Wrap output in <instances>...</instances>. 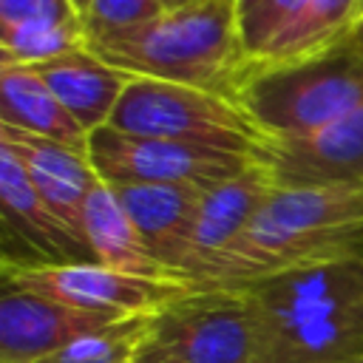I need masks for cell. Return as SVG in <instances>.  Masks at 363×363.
<instances>
[{"mask_svg":"<svg viewBox=\"0 0 363 363\" xmlns=\"http://www.w3.org/2000/svg\"><path fill=\"white\" fill-rule=\"evenodd\" d=\"M241 292L255 323L252 363L363 357V255L278 272Z\"/></svg>","mask_w":363,"mask_h":363,"instance_id":"1","label":"cell"},{"mask_svg":"<svg viewBox=\"0 0 363 363\" xmlns=\"http://www.w3.org/2000/svg\"><path fill=\"white\" fill-rule=\"evenodd\" d=\"M363 255V187H275L196 289H244L261 278Z\"/></svg>","mask_w":363,"mask_h":363,"instance_id":"2","label":"cell"},{"mask_svg":"<svg viewBox=\"0 0 363 363\" xmlns=\"http://www.w3.org/2000/svg\"><path fill=\"white\" fill-rule=\"evenodd\" d=\"M88 48L130 77L193 85L230 99L247 65L235 0H201L164 11L147 26L94 40Z\"/></svg>","mask_w":363,"mask_h":363,"instance_id":"3","label":"cell"},{"mask_svg":"<svg viewBox=\"0 0 363 363\" xmlns=\"http://www.w3.org/2000/svg\"><path fill=\"white\" fill-rule=\"evenodd\" d=\"M233 99L264 139L315 133L363 108V34L303 60H247Z\"/></svg>","mask_w":363,"mask_h":363,"instance_id":"4","label":"cell"},{"mask_svg":"<svg viewBox=\"0 0 363 363\" xmlns=\"http://www.w3.org/2000/svg\"><path fill=\"white\" fill-rule=\"evenodd\" d=\"M108 125L133 136L170 139L252 159L264 142L235 99L147 77H133L128 82Z\"/></svg>","mask_w":363,"mask_h":363,"instance_id":"5","label":"cell"},{"mask_svg":"<svg viewBox=\"0 0 363 363\" xmlns=\"http://www.w3.org/2000/svg\"><path fill=\"white\" fill-rule=\"evenodd\" d=\"M88 159L105 184H193L204 190L235 179L255 162L252 156L122 133L111 125L88 133Z\"/></svg>","mask_w":363,"mask_h":363,"instance_id":"6","label":"cell"},{"mask_svg":"<svg viewBox=\"0 0 363 363\" xmlns=\"http://www.w3.org/2000/svg\"><path fill=\"white\" fill-rule=\"evenodd\" d=\"M3 286L51 298L71 309L119 318L156 315L190 286L170 281H145L102 264H48L3 258Z\"/></svg>","mask_w":363,"mask_h":363,"instance_id":"7","label":"cell"},{"mask_svg":"<svg viewBox=\"0 0 363 363\" xmlns=\"http://www.w3.org/2000/svg\"><path fill=\"white\" fill-rule=\"evenodd\" d=\"M147 337L179 363L255 360V323L241 289H187L150 318Z\"/></svg>","mask_w":363,"mask_h":363,"instance_id":"8","label":"cell"},{"mask_svg":"<svg viewBox=\"0 0 363 363\" xmlns=\"http://www.w3.org/2000/svg\"><path fill=\"white\" fill-rule=\"evenodd\" d=\"M255 162L284 190L363 187V108L289 139H264Z\"/></svg>","mask_w":363,"mask_h":363,"instance_id":"9","label":"cell"},{"mask_svg":"<svg viewBox=\"0 0 363 363\" xmlns=\"http://www.w3.org/2000/svg\"><path fill=\"white\" fill-rule=\"evenodd\" d=\"M116 320L125 318L71 309L51 298L6 286L0 298V363H40Z\"/></svg>","mask_w":363,"mask_h":363,"instance_id":"10","label":"cell"},{"mask_svg":"<svg viewBox=\"0 0 363 363\" xmlns=\"http://www.w3.org/2000/svg\"><path fill=\"white\" fill-rule=\"evenodd\" d=\"M0 210H3L6 244L11 241L20 244V255H14V261H48V264L94 261L91 250L43 201L23 162L3 145H0Z\"/></svg>","mask_w":363,"mask_h":363,"instance_id":"11","label":"cell"},{"mask_svg":"<svg viewBox=\"0 0 363 363\" xmlns=\"http://www.w3.org/2000/svg\"><path fill=\"white\" fill-rule=\"evenodd\" d=\"M275 190L269 173L252 162L244 173H238L230 182H221L210 190H204L193 241L187 261L182 267V284L196 289L207 278V272L218 264V258L238 241V235L247 230L258 207L267 201V196Z\"/></svg>","mask_w":363,"mask_h":363,"instance_id":"12","label":"cell"},{"mask_svg":"<svg viewBox=\"0 0 363 363\" xmlns=\"http://www.w3.org/2000/svg\"><path fill=\"white\" fill-rule=\"evenodd\" d=\"M0 145L9 147L23 162L43 201L85 244V233H82L85 204L94 187L102 182L88 159V150L51 142V139H43V136L9 128V125H0Z\"/></svg>","mask_w":363,"mask_h":363,"instance_id":"13","label":"cell"},{"mask_svg":"<svg viewBox=\"0 0 363 363\" xmlns=\"http://www.w3.org/2000/svg\"><path fill=\"white\" fill-rule=\"evenodd\" d=\"M153 258L182 281L204 187L193 184H111Z\"/></svg>","mask_w":363,"mask_h":363,"instance_id":"14","label":"cell"},{"mask_svg":"<svg viewBox=\"0 0 363 363\" xmlns=\"http://www.w3.org/2000/svg\"><path fill=\"white\" fill-rule=\"evenodd\" d=\"M31 71L43 77V82L57 94L62 108L79 122L85 133L108 125L128 82L133 79L130 74L99 60L88 45L43 65H31Z\"/></svg>","mask_w":363,"mask_h":363,"instance_id":"15","label":"cell"},{"mask_svg":"<svg viewBox=\"0 0 363 363\" xmlns=\"http://www.w3.org/2000/svg\"><path fill=\"white\" fill-rule=\"evenodd\" d=\"M82 233H85V244L94 252L96 264L125 272V275H133V278H145V281L182 284L153 258V252L147 250L136 224L119 204L113 187L105 182H99L94 187V193L88 196Z\"/></svg>","mask_w":363,"mask_h":363,"instance_id":"16","label":"cell"},{"mask_svg":"<svg viewBox=\"0 0 363 363\" xmlns=\"http://www.w3.org/2000/svg\"><path fill=\"white\" fill-rule=\"evenodd\" d=\"M0 125L88 150V133L62 108L40 74L23 65L0 68Z\"/></svg>","mask_w":363,"mask_h":363,"instance_id":"17","label":"cell"},{"mask_svg":"<svg viewBox=\"0 0 363 363\" xmlns=\"http://www.w3.org/2000/svg\"><path fill=\"white\" fill-rule=\"evenodd\" d=\"M363 28V0H303L258 62H289L332 51Z\"/></svg>","mask_w":363,"mask_h":363,"instance_id":"18","label":"cell"},{"mask_svg":"<svg viewBox=\"0 0 363 363\" xmlns=\"http://www.w3.org/2000/svg\"><path fill=\"white\" fill-rule=\"evenodd\" d=\"M88 45L82 20L77 23H34V26H14L0 28V68L3 65H43L57 60L68 51Z\"/></svg>","mask_w":363,"mask_h":363,"instance_id":"19","label":"cell"},{"mask_svg":"<svg viewBox=\"0 0 363 363\" xmlns=\"http://www.w3.org/2000/svg\"><path fill=\"white\" fill-rule=\"evenodd\" d=\"M153 315H136L116 320L88 337L74 340L71 346L43 357L40 363H130L142 343L147 340Z\"/></svg>","mask_w":363,"mask_h":363,"instance_id":"20","label":"cell"},{"mask_svg":"<svg viewBox=\"0 0 363 363\" xmlns=\"http://www.w3.org/2000/svg\"><path fill=\"white\" fill-rule=\"evenodd\" d=\"M162 14L164 9L159 0H91L88 9L82 11V26L88 43H94L111 34L147 26Z\"/></svg>","mask_w":363,"mask_h":363,"instance_id":"21","label":"cell"},{"mask_svg":"<svg viewBox=\"0 0 363 363\" xmlns=\"http://www.w3.org/2000/svg\"><path fill=\"white\" fill-rule=\"evenodd\" d=\"M301 3L303 0H258L244 17H238V31L247 60H255L275 40V34L289 23V17L298 11Z\"/></svg>","mask_w":363,"mask_h":363,"instance_id":"22","label":"cell"},{"mask_svg":"<svg viewBox=\"0 0 363 363\" xmlns=\"http://www.w3.org/2000/svg\"><path fill=\"white\" fill-rule=\"evenodd\" d=\"M82 20L74 0H0V28Z\"/></svg>","mask_w":363,"mask_h":363,"instance_id":"23","label":"cell"},{"mask_svg":"<svg viewBox=\"0 0 363 363\" xmlns=\"http://www.w3.org/2000/svg\"><path fill=\"white\" fill-rule=\"evenodd\" d=\"M130 363H179V360H173V357H170L164 349H159V346H156V343L147 337Z\"/></svg>","mask_w":363,"mask_h":363,"instance_id":"24","label":"cell"},{"mask_svg":"<svg viewBox=\"0 0 363 363\" xmlns=\"http://www.w3.org/2000/svg\"><path fill=\"white\" fill-rule=\"evenodd\" d=\"M164 11H179V9H187V6H196L201 0H159Z\"/></svg>","mask_w":363,"mask_h":363,"instance_id":"25","label":"cell"},{"mask_svg":"<svg viewBox=\"0 0 363 363\" xmlns=\"http://www.w3.org/2000/svg\"><path fill=\"white\" fill-rule=\"evenodd\" d=\"M255 3H258V0H235V6H238V17H244Z\"/></svg>","mask_w":363,"mask_h":363,"instance_id":"26","label":"cell"},{"mask_svg":"<svg viewBox=\"0 0 363 363\" xmlns=\"http://www.w3.org/2000/svg\"><path fill=\"white\" fill-rule=\"evenodd\" d=\"M88 3H91V0H74V6H77V9H79V14H82V11H85V9H88Z\"/></svg>","mask_w":363,"mask_h":363,"instance_id":"27","label":"cell"},{"mask_svg":"<svg viewBox=\"0 0 363 363\" xmlns=\"http://www.w3.org/2000/svg\"><path fill=\"white\" fill-rule=\"evenodd\" d=\"M349 363H363V357H357V360H349Z\"/></svg>","mask_w":363,"mask_h":363,"instance_id":"28","label":"cell"},{"mask_svg":"<svg viewBox=\"0 0 363 363\" xmlns=\"http://www.w3.org/2000/svg\"><path fill=\"white\" fill-rule=\"evenodd\" d=\"M360 34H363V31H360Z\"/></svg>","mask_w":363,"mask_h":363,"instance_id":"29","label":"cell"},{"mask_svg":"<svg viewBox=\"0 0 363 363\" xmlns=\"http://www.w3.org/2000/svg\"><path fill=\"white\" fill-rule=\"evenodd\" d=\"M360 31H363V28H360Z\"/></svg>","mask_w":363,"mask_h":363,"instance_id":"30","label":"cell"}]
</instances>
